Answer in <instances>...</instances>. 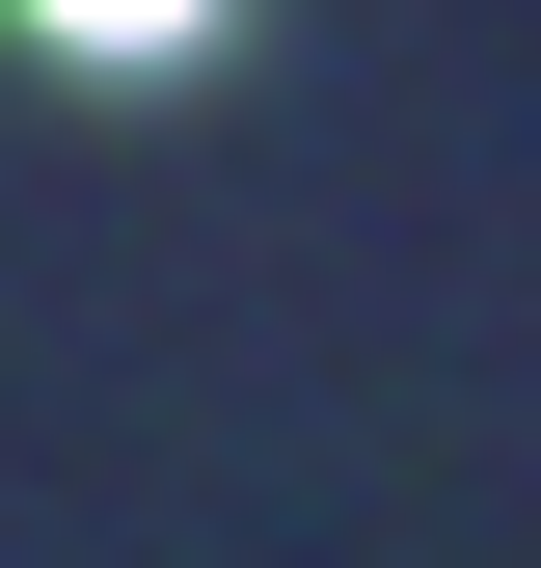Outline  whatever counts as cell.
<instances>
[{"instance_id":"1","label":"cell","mask_w":541,"mask_h":568,"mask_svg":"<svg viewBox=\"0 0 541 568\" xmlns=\"http://www.w3.org/2000/svg\"><path fill=\"white\" fill-rule=\"evenodd\" d=\"M28 28H54V54H190L217 0H28Z\"/></svg>"}]
</instances>
